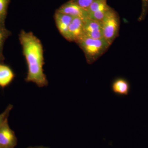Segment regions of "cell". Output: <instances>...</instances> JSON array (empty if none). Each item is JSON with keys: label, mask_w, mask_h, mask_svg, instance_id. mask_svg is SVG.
<instances>
[{"label": "cell", "mask_w": 148, "mask_h": 148, "mask_svg": "<svg viewBox=\"0 0 148 148\" xmlns=\"http://www.w3.org/2000/svg\"><path fill=\"white\" fill-rule=\"evenodd\" d=\"M19 40L28 66L25 78L27 82H32L39 87L47 86V78L44 73L43 48L40 40L33 33L22 30Z\"/></svg>", "instance_id": "cell-1"}, {"label": "cell", "mask_w": 148, "mask_h": 148, "mask_svg": "<svg viewBox=\"0 0 148 148\" xmlns=\"http://www.w3.org/2000/svg\"><path fill=\"white\" fill-rule=\"evenodd\" d=\"M76 43L83 51L86 62L89 65L98 60L111 46L103 38L93 39L84 36Z\"/></svg>", "instance_id": "cell-2"}, {"label": "cell", "mask_w": 148, "mask_h": 148, "mask_svg": "<svg viewBox=\"0 0 148 148\" xmlns=\"http://www.w3.org/2000/svg\"><path fill=\"white\" fill-rule=\"evenodd\" d=\"M101 22L103 38L111 45L119 34V15L114 10L110 8Z\"/></svg>", "instance_id": "cell-3"}, {"label": "cell", "mask_w": 148, "mask_h": 148, "mask_svg": "<svg viewBox=\"0 0 148 148\" xmlns=\"http://www.w3.org/2000/svg\"><path fill=\"white\" fill-rule=\"evenodd\" d=\"M16 143V136L10 127L7 119L0 126V145L3 148H13Z\"/></svg>", "instance_id": "cell-4"}, {"label": "cell", "mask_w": 148, "mask_h": 148, "mask_svg": "<svg viewBox=\"0 0 148 148\" xmlns=\"http://www.w3.org/2000/svg\"><path fill=\"white\" fill-rule=\"evenodd\" d=\"M85 20L78 17H74L69 26L66 40L76 42L84 36Z\"/></svg>", "instance_id": "cell-5"}, {"label": "cell", "mask_w": 148, "mask_h": 148, "mask_svg": "<svg viewBox=\"0 0 148 148\" xmlns=\"http://www.w3.org/2000/svg\"><path fill=\"white\" fill-rule=\"evenodd\" d=\"M56 10L73 17L82 18L84 20H86L89 17V13L87 10L82 8L70 1L61 5Z\"/></svg>", "instance_id": "cell-6"}, {"label": "cell", "mask_w": 148, "mask_h": 148, "mask_svg": "<svg viewBox=\"0 0 148 148\" xmlns=\"http://www.w3.org/2000/svg\"><path fill=\"white\" fill-rule=\"evenodd\" d=\"M84 36L93 39L103 38L101 21L87 18L84 21Z\"/></svg>", "instance_id": "cell-7"}, {"label": "cell", "mask_w": 148, "mask_h": 148, "mask_svg": "<svg viewBox=\"0 0 148 148\" xmlns=\"http://www.w3.org/2000/svg\"><path fill=\"white\" fill-rule=\"evenodd\" d=\"M112 92L120 97L127 96L131 89L130 83L124 78L119 77L113 80L111 85Z\"/></svg>", "instance_id": "cell-8"}, {"label": "cell", "mask_w": 148, "mask_h": 148, "mask_svg": "<svg viewBox=\"0 0 148 148\" xmlns=\"http://www.w3.org/2000/svg\"><path fill=\"white\" fill-rule=\"evenodd\" d=\"M74 17L56 10L54 15L56 25L59 33L66 38L69 26Z\"/></svg>", "instance_id": "cell-9"}, {"label": "cell", "mask_w": 148, "mask_h": 148, "mask_svg": "<svg viewBox=\"0 0 148 148\" xmlns=\"http://www.w3.org/2000/svg\"><path fill=\"white\" fill-rule=\"evenodd\" d=\"M15 77L14 73L9 66L0 63V87L4 88L12 82Z\"/></svg>", "instance_id": "cell-10"}, {"label": "cell", "mask_w": 148, "mask_h": 148, "mask_svg": "<svg viewBox=\"0 0 148 148\" xmlns=\"http://www.w3.org/2000/svg\"><path fill=\"white\" fill-rule=\"evenodd\" d=\"M107 0H95L87 9L88 13L107 10L110 8L108 5Z\"/></svg>", "instance_id": "cell-11"}, {"label": "cell", "mask_w": 148, "mask_h": 148, "mask_svg": "<svg viewBox=\"0 0 148 148\" xmlns=\"http://www.w3.org/2000/svg\"><path fill=\"white\" fill-rule=\"evenodd\" d=\"M10 34V32L6 29L5 23L0 21V54H3L4 44Z\"/></svg>", "instance_id": "cell-12"}, {"label": "cell", "mask_w": 148, "mask_h": 148, "mask_svg": "<svg viewBox=\"0 0 148 148\" xmlns=\"http://www.w3.org/2000/svg\"><path fill=\"white\" fill-rule=\"evenodd\" d=\"M10 0H0V21L5 23Z\"/></svg>", "instance_id": "cell-13"}, {"label": "cell", "mask_w": 148, "mask_h": 148, "mask_svg": "<svg viewBox=\"0 0 148 148\" xmlns=\"http://www.w3.org/2000/svg\"><path fill=\"white\" fill-rule=\"evenodd\" d=\"M95 0H70V1L87 10L90 5Z\"/></svg>", "instance_id": "cell-14"}, {"label": "cell", "mask_w": 148, "mask_h": 148, "mask_svg": "<svg viewBox=\"0 0 148 148\" xmlns=\"http://www.w3.org/2000/svg\"><path fill=\"white\" fill-rule=\"evenodd\" d=\"M142 1V11L138 18L139 21H143L146 18L148 12V0Z\"/></svg>", "instance_id": "cell-15"}, {"label": "cell", "mask_w": 148, "mask_h": 148, "mask_svg": "<svg viewBox=\"0 0 148 148\" xmlns=\"http://www.w3.org/2000/svg\"><path fill=\"white\" fill-rule=\"evenodd\" d=\"M13 107L12 105H9L5 110L1 114H0V126L8 119L10 112L13 108Z\"/></svg>", "instance_id": "cell-16"}, {"label": "cell", "mask_w": 148, "mask_h": 148, "mask_svg": "<svg viewBox=\"0 0 148 148\" xmlns=\"http://www.w3.org/2000/svg\"><path fill=\"white\" fill-rule=\"evenodd\" d=\"M28 148H49L47 147H42V146H38V147H29Z\"/></svg>", "instance_id": "cell-17"}, {"label": "cell", "mask_w": 148, "mask_h": 148, "mask_svg": "<svg viewBox=\"0 0 148 148\" xmlns=\"http://www.w3.org/2000/svg\"><path fill=\"white\" fill-rule=\"evenodd\" d=\"M4 60V57L3 54H0V63H2Z\"/></svg>", "instance_id": "cell-18"}, {"label": "cell", "mask_w": 148, "mask_h": 148, "mask_svg": "<svg viewBox=\"0 0 148 148\" xmlns=\"http://www.w3.org/2000/svg\"><path fill=\"white\" fill-rule=\"evenodd\" d=\"M0 148H3L1 147V145H0Z\"/></svg>", "instance_id": "cell-19"}]
</instances>
